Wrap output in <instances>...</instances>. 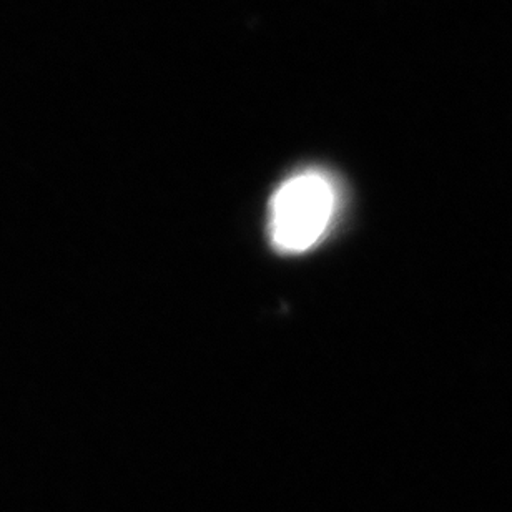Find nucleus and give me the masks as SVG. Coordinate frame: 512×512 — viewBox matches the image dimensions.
Returning a JSON list of instances; mask_svg holds the SVG:
<instances>
[{"mask_svg": "<svg viewBox=\"0 0 512 512\" xmlns=\"http://www.w3.org/2000/svg\"><path fill=\"white\" fill-rule=\"evenodd\" d=\"M340 208V188L323 170H303L276 188L268 208V235L276 252H310L330 233Z\"/></svg>", "mask_w": 512, "mask_h": 512, "instance_id": "nucleus-1", "label": "nucleus"}]
</instances>
